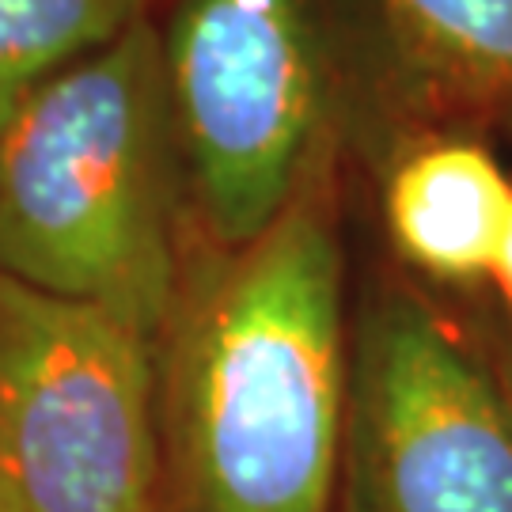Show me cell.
I'll return each mask as SVG.
<instances>
[{
  "mask_svg": "<svg viewBox=\"0 0 512 512\" xmlns=\"http://www.w3.org/2000/svg\"><path fill=\"white\" fill-rule=\"evenodd\" d=\"M141 16L145 0H0V129L42 80Z\"/></svg>",
  "mask_w": 512,
  "mask_h": 512,
  "instance_id": "cell-8",
  "label": "cell"
},
{
  "mask_svg": "<svg viewBox=\"0 0 512 512\" xmlns=\"http://www.w3.org/2000/svg\"><path fill=\"white\" fill-rule=\"evenodd\" d=\"M160 50L186 224L202 243L239 247L334 145L315 0H179Z\"/></svg>",
  "mask_w": 512,
  "mask_h": 512,
  "instance_id": "cell-3",
  "label": "cell"
},
{
  "mask_svg": "<svg viewBox=\"0 0 512 512\" xmlns=\"http://www.w3.org/2000/svg\"><path fill=\"white\" fill-rule=\"evenodd\" d=\"M512 217V179L471 129L410 133L387 171L384 224L395 255L444 289H478L494 274Z\"/></svg>",
  "mask_w": 512,
  "mask_h": 512,
  "instance_id": "cell-6",
  "label": "cell"
},
{
  "mask_svg": "<svg viewBox=\"0 0 512 512\" xmlns=\"http://www.w3.org/2000/svg\"><path fill=\"white\" fill-rule=\"evenodd\" d=\"M433 118L448 129L512 126V0H376Z\"/></svg>",
  "mask_w": 512,
  "mask_h": 512,
  "instance_id": "cell-7",
  "label": "cell"
},
{
  "mask_svg": "<svg viewBox=\"0 0 512 512\" xmlns=\"http://www.w3.org/2000/svg\"><path fill=\"white\" fill-rule=\"evenodd\" d=\"M183 232L160 27L141 16L42 80L0 129V274L156 342Z\"/></svg>",
  "mask_w": 512,
  "mask_h": 512,
  "instance_id": "cell-2",
  "label": "cell"
},
{
  "mask_svg": "<svg viewBox=\"0 0 512 512\" xmlns=\"http://www.w3.org/2000/svg\"><path fill=\"white\" fill-rule=\"evenodd\" d=\"M478 342L486 349V357H490V365H494L497 380L505 387V395H509L512 403V327L505 323V315H486L482 323L475 327Z\"/></svg>",
  "mask_w": 512,
  "mask_h": 512,
  "instance_id": "cell-9",
  "label": "cell"
},
{
  "mask_svg": "<svg viewBox=\"0 0 512 512\" xmlns=\"http://www.w3.org/2000/svg\"><path fill=\"white\" fill-rule=\"evenodd\" d=\"M490 285L501 296V315H505V323L512 327V217H509V228H505V239H501V251H497Z\"/></svg>",
  "mask_w": 512,
  "mask_h": 512,
  "instance_id": "cell-10",
  "label": "cell"
},
{
  "mask_svg": "<svg viewBox=\"0 0 512 512\" xmlns=\"http://www.w3.org/2000/svg\"><path fill=\"white\" fill-rule=\"evenodd\" d=\"M0 512H167L156 342L4 274Z\"/></svg>",
  "mask_w": 512,
  "mask_h": 512,
  "instance_id": "cell-4",
  "label": "cell"
},
{
  "mask_svg": "<svg viewBox=\"0 0 512 512\" xmlns=\"http://www.w3.org/2000/svg\"><path fill=\"white\" fill-rule=\"evenodd\" d=\"M342 512H512V403L475 327L387 281L349 338Z\"/></svg>",
  "mask_w": 512,
  "mask_h": 512,
  "instance_id": "cell-5",
  "label": "cell"
},
{
  "mask_svg": "<svg viewBox=\"0 0 512 512\" xmlns=\"http://www.w3.org/2000/svg\"><path fill=\"white\" fill-rule=\"evenodd\" d=\"M346 391L330 145L266 232L183 251L156 334L167 512H334Z\"/></svg>",
  "mask_w": 512,
  "mask_h": 512,
  "instance_id": "cell-1",
  "label": "cell"
}]
</instances>
